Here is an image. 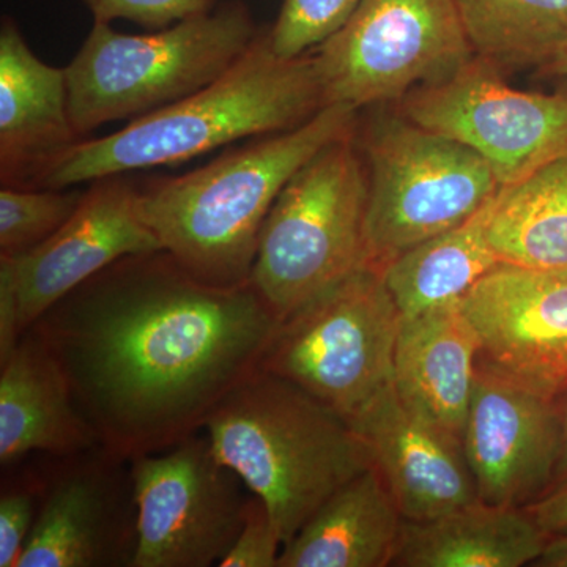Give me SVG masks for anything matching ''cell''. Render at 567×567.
I'll list each match as a JSON object with an SVG mask.
<instances>
[{
	"label": "cell",
	"instance_id": "8",
	"mask_svg": "<svg viewBox=\"0 0 567 567\" xmlns=\"http://www.w3.org/2000/svg\"><path fill=\"white\" fill-rule=\"evenodd\" d=\"M401 320L382 268L364 265L284 320L260 369L347 420L393 382Z\"/></svg>",
	"mask_w": 567,
	"mask_h": 567
},
{
	"label": "cell",
	"instance_id": "28",
	"mask_svg": "<svg viewBox=\"0 0 567 567\" xmlns=\"http://www.w3.org/2000/svg\"><path fill=\"white\" fill-rule=\"evenodd\" d=\"M95 21L125 20L148 29H166L213 11L215 0H82Z\"/></svg>",
	"mask_w": 567,
	"mask_h": 567
},
{
	"label": "cell",
	"instance_id": "32",
	"mask_svg": "<svg viewBox=\"0 0 567 567\" xmlns=\"http://www.w3.org/2000/svg\"><path fill=\"white\" fill-rule=\"evenodd\" d=\"M558 402L563 421L561 454H559L557 472H555L554 484H551L550 492L567 486V393L563 395ZM550 492H548V494H550Z\"/></svg>",
	"mask_w": 567,
	"mask_h": 567
},
{
	"label": "cell",
	"instance_id": "1",
	"mask_svg": "<svg viewBox=\"0 0 567 567\" xmlns=\"http://www.w3.org/2000/svg\"><path fill=\"white\" fill-rule=\"evenodd\" d=\"M281 323L251 281L212 286L156 251L112 264L31 328L102 446L132 462L203 432Z\"/></svg>",
	"mask_w": 567,
	"mask_h": 567
},
{
	"label": "cell",
	"instance_id": "23",
	"mask_svg": "<svg viewBox=\"0 0 567 567\" xmlns=\"http://www.w3.org/2000/svg\"><path fill=\"white\" fill-rule=\"evenodd\" d=\"M499 262L567 270V155L499 188L487 227Z\"/></svg>",
	"mask_w": 567,
	"mask_h": 567
},
{
	"label": "cell",
	"instance_id": "9",
	"mask_svg": "<svg viewBox=\"0 0 567 567\" xmlns=\"http://www.w3.org/2000/svg\"><path fill=\"white\" fill-rule=\"evenodd\" d=\"M311 54L324 106L357 111L404 100L473 59L454 0H361Z\"/></svg>",
	"mask_w": 567,
	"mask_h": 567
},
{
	"label": "cell",
	"instance_id": "10",
	"mask_svg": "<svg viewBox=\"0 0 567 567\" xmlns=\"http://www.w3.org/2000/svg\"><path fill=\"white\" fill-rule=\"evenodd\" d=\"M137 547L132 567L219 565L244 527L251 492L207 435L132 461Z\"/></svg>",
	"mask_w": 567,
	"mask_h": 567
},
{
	"label": "cell",
	"instance_id": "11",
	"mask_svg": "<svg viewBox=\"0 0 567 567\" xmlns=\"http://www.w3.org/2000/svg\"><path fill=\"white\" fill-rule=\"evenodd\" d=\"M402 104L410 122L480 153L499 188L567 155V87L518 91L475 55L446 80L410 92Z\"/></svg>",
	"mask_w": 567,
	"mask_h": 567
},
{
	"label": "cell",
	"instance_id": "16",
	"mask_svg": "<svg viewBox=\"0 0 567 567\" xmlns=\"http://www.w3.org/2000/svg\"><path fill=\"white\" fill-rule=\"evenodd\" d=\"M346 421L405 520H431L480 502L462 440L406 404L393 382Z\"/></svg>",
	"mask_w": 567,
	"mask_h": 567
},
{
	"label": "cell",
	"instance_id": "14",
	"mask_svg": "<svg viewBox=\"0 0 567 567\" xmlns=\"http://www.w3.org/2000/svg\"><path fill=\"white\" fill-rule=\"evenodd\" d=\"M163 251L145 224L140 188L118 177L92 182L73 216L47 241L0 256V276L17 293L22 334L51 306L125 257Z\"/></svg>",
	"mask_w": 567,
	"mask_h": 567
},
{
	"label": "cell",
	"instance_id": "22",
	"mask_svg": "<svg viewBox=\"0 0 567 567\" xmlns=\"http://www.w3.org/2000/svg\"><path fill=\"white\" fill-rule=\"evenodd\" d=\"M495 197L465 223L406 249L382 268L402 317L461 301L499 264L487 235Z\"/></svg>",
	"mask_w": 567,
	"mask_h": 567
},
{
	"label": "cell",
	"instance_id": "17",
	"mask_svg": "<svg viewBox=\"0 0 567 567\" xmlns=\"http://www.w3.org/2000/svg\"><path fill=\"white\" fill-rule=\"evenodd\" d=\"M71 123L65 69L40 61L14 21L0 29V178L33 188L80 142Z\"/></svg>",
	"mask_w": 567,
	"mask_h": 567
},
{
	"label": "cell",
	"instance_id": "29",
	"mask_svg": "<svg viewBox=\"0 0 567 567\" xmlns=\"http://www.w3.org/2000/svg\"><path fill=\"white\" fill-rule=\"evenodd\" d=\"M282 543L274 518L259 496L251 494L240 535L219 567H278Z\"/></svg>",
	"mask_w": 567,
	"mask_h": 567
},
{
	"label": "cell",
	"instance_id": "4",
	"mask_svg": "<svg viewBox=\"0 0 567 567\" xmlns=\"http://www.w3.org/2000/svg\"><path fill=\"white\" fill-rule=\"evenodd\" d=\"M203 432L219 462L267 505L282 547L324 499L371 466L344 417L262 369L224 398Z\"/></svg>",
	"mask_w": 567,
	"mask_h": 567
},
{
	"label": "cell",
	"instance_id": "13",
	"mask_svg": "<svg viewBox=\"0 0 567 567\" xmlns=\"http://www.w3.org/2000/svg\"><path fill=\"white\" fill-rule=\"evenodd\" d=\"M461 306L480 368L550 401L567 393V270L499 262Z\"/></svg>",
	"mask_w": 567,
	"mask_h": 567
},
{
	"label": "cell",
	"instance_id": "26",
	"mask_svg": "<svg viewBox=\"0 0 567 567\" xmlns=\"http://www.w3.org/2000/svg\"><path fill=\"white\" fill-rule=\"evenodd\" d=\"M361 0H284L274 28L271 50L282 59L309 54L341 31Z\"/></svg>",
	"mask_w": 567,
	"mask_h": 567
},
{
	"label": "cell",
	"instance_id": "30",
	"mask_svg": "<svg viewBox=\"0 0 567 567\" xmlns=\"http://www.w3.org/2000/svg\"><path fill=\"white\" fill-rule=\"evenodd\" d=\"M548 536L567 535V486L525 507Z\"/></svg>",
	"mask_w": 567,
	"mask_h": 567
},
{
	"label": "cell",
	"instance_id": "19",
	"mask_svg": "<svg viewBox=\"0 0 567 567\" xmlns=\"http://www.w3.org/2000/svg\"><path fill=\"white\" fill-rule=\"evenodd\" d=\"M480 344L461 301L402 317L393 385L399 395L462 440L475 390Z\"/></svg>",
	"mask_w": 567,
	"mask_h": 567
},
{
	"label": "cell",
	"instance_id": "3",
	"mask_svg": "<svg viewBox=\"0 0 567 567\" xmlns=\"http://www.w3.org/2000/svg\"><path fill=\"white\" fill-rule=\"evenodd\" d=\"M358 111L328 104L287 132L256 137L199 169L140 189L142 218L188 274L212 286L249 282L260 233L284 186L334 141Z\"/></svg>",
	"mask_w": 567,
	"mask_h": 567
},
{
	"label": "cell",
	"instance_id": "12",
	"mask_svg": "<svg viewBox=\"0 0 567 567\" xmlns=\"http://www.w3.org/2000/svg\"><path fill=\"white\" fill-rule=\"evenodd\" d=\"M40 461L39 513L17 567H132L137 547L132 462L103 446Z\"/></svg>",
	"mask_w": 567,
	"mask_h": 567
},
{
	"label": "cell",
	"instance_id": "15",
	"mask_svg": "<svg viewBox=\"0 0 567 567\" xmlns=\"http://www.w3.org/2000/svg\"><path fill=\"white\" fill-rule=\"evenodd\" d=\"M558 401L477 365L462 445L484 505L528 507L554 484L561 454Z\"/></svg>",
	"mask_w": 567,
	"mask_h": 567
},
{
	"label": "cell",
	"instance_id": "20",
	"mask_svg": "<svg viewBox=\"0 0 567 567\" xmlns=\"http://www.w3.org/2000/svg\"><path fill=\"white\" fill-rule=\"evenodd\" d=\"M405 518L372 466L339 487L281 548L278 567H385Z\"/></svg>",
	"mask_w": 567,
	"mask_h": 567
},
{
	"label": "cell",
	"instance_id": "7",
	"mask_svg": "<svg viewBox=\"0 0 567 567\" xmlns=\"http://www.w3.org/2000/svg\"><path fill=\"white\" fill-rule=\"evenodd\" d=\"M364 153L365 251L374 267L465 223L499 192L480 153L404 115L375 122Z\"/></svg>",
	"mask_w": 567,
	"mask_h": 567
},
{
	"label": "cell",
	"instance_id": "6",
	"mask_svg": "<svg viewBox=\"0 0 567 567\" xmlns=\"http://www.w3.org/2000/svg\"><path fill=\"white\" fill-rule=\"evenodd\" d=\"M353 133L306 163L265 219L249 281L281 322L369 265L368 169Z\"/></svg>",
	"mask_w": 567,
	"mask_h": 567
},
{
	"label": "cell",
	"instance_id": "24",
	"mask_svg": "<svg viewBox=\"0 0 567 567\" xmlns=\"http://www.w3.org/2000/svg\"><path fill=\"white\" fill-rule=\"evenodd\" d=\"M473 55L544 70L567 48V0H454Z\"/></svg>",
	"mask_w": 567,
	"mask_h": 567
},
{
	"label": "cell",
	"instance_id": "33",
	"mask_svg": "<svg viewBox=\"0 0 567 567\" xmlns=\"http://www.w3.org/2000/svg\"><path fill=\"white\" fill-rule=\"evenodd\" d=\"M543 71L546 74H550V76L567 78V48Z\"/></svg>",
	"mask_w": 567,
	"mask_h": 567
},
{
	"label": "cell",
	"instance_id": "5",
	"mask_svg": "<svg viewBox=\"0 0 567 567\" xmlns=\"http://www.w3.org/2000/svg\"><path fill=\"white\" fill-rule=\"evenodd\" d=\"M257 35L244 2L141 35L95 21L65 69L74 132L82 141L106 123L134 121L207 87Z\"/></svg>",
	"mask_w": 567,
	"mask_h": 567
},
{
	"label": "cell",
	"instance_id": "18",
	"mask_svg": "<svg viewBox=\"0 0 567 567\" xmlns=\"http://www.w3.org/2000/svg\"><path fill=\"white\" fill-rule=\"evenodd\" d=\"M102 446L61 365L32 328L0 363V465L65 457Z\"/></svg>",
	"mask_w": 567,
	"mask_h": 567
},
{
	"label": "cell",
	"instance_id": "31",
	"mask_svg": "<svg viewBox=\"0 0 567 567\" xmlns=\"http://www.w3.org/2000/svg\"><path fill=\"white\" fill-rule=\"evenodd\" d=\"M533 566L567 567V535L551 536Z\"/></svg>",
	"mask_w": 567,
	"mask_h": 567
},
{
	"label": "cell",
	"instance_id": "27",
	"mask_svg": "<svg viewBox=\"0 0 567 567\" xmlns=\"http://www.w3.org/2000/svg\"><path fill=\"white\" fill-rule=\"evenodd\" d=\"M2 472L0 567H17L39 513L43 468L40 456H33Z\"/></svg>",
	"mask_w": 567,
	"mask_h": 567
},
{
	"label": "cell",
	"instance_id": "2",
	"mask_svg": "<svg viewBox=\"0 0 567 567\" xmlns=\"http://www.w3.org/2000/svg\"><path fill=\"white\" fill-rule=\"evenodd\" d=\"M324 107L311 52L282 59L267 32L207 87L130 121L118 132L80 141L33 188L69 189L134 171L174 166L233 142L287 132Z\"/></svg>",
	"mask_w": 567,
	"mask_h": 567
},
{
	"label": "cell",
	"instance_id": "25",
	"mask_svg": "<svg viewBox=\"0 0 567 567\" xmlns=\"http://www.w3.org/2000/svg\"><path fill=\"white\" fill-rule=\"evenodd\" d=\"M84 192L76 189H0V256H20L47 241L76 212Z\"/></svg>",
	"mask_w": 567,
	"mask_h": 567
},
{
	"label": "cell",
	"instance_id": "21",
	"mask_svg": "<svg viewBox=\"0 0 567 567\" xmlns=\"http://www.w3.org/2000/svg\"><path fill=\"white\" fill-rule=\"evenodd\" d=\"M550 536L525 507L475 505L425 522L405 520L395 567L535 565Z\"/></svg>",
	"mask_w": 567,
	"mask_h": 567
}]
</instances>
